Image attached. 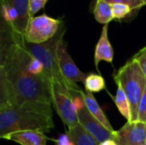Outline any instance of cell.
Instances as JSON below:
<instances>
[{
  "mask_svg": "<svg viewBox=\"0 0 146 145\" xmlns=\"http://www.w3.org/2000/svg\"><path fill=\"white\" fill-rule=\"evenodd\" d=\"M67 27L63 22L56 34L50 40L43 44H29L24 41L26 49L44 66V76L51 83V85L61 87L70 92L74 97L80 95L81 89L79 86L71 85L63 76L59 66L57 57V48L59 43L63 39Z\"/></svg>",
  "mask_w": 146,
  "mask_h": 145,
  "instance_id": "cell-1",
  "label": "cell"
},
{
  "mask_svg": "<svg viewBox=\"0 0 146 145\" xmlns=\"http://www.w3.org/2000/svg\"><path fill=\"white\" fill-rule=\"evenodd\" d=\"M52 115L0 106V138L21 131L50 132L54 128Z\"/></svg>",
  "mask_w": 146,
  "mask_h": 145,
  "instance_id": "cell-2",
  "label": "cell"
},
{
  "mask_svg": "<svg viewBox=\"0 0 146 145\" xmlns=\"http://www.w3.org/2000/svg\"><path fill=\"white\" fill-rule=\"evenodd\" d=\"M116 85H120L130 103L131 121H138L139 105L146 88V76L139 64L133 58L127 61L114 75Z\"/></svg>",
  "mask_w": 146,
  "mask_h": 145,
  "instance_id": "cell-3",
  "label": "cell"
},
{
  "mask_svg": "<svg viewBox=\"0 0 146 145\" xmlns=\"http://www.w3.org/2000/svg\"><path fill=\"white\" fill-rule=\"evenodd\" d=\"M63 21L61 19L52 18L45 14L30 18L24 33V39L29 44H43L52 38Z\"/></svg>",
  "mask_w": 146,
  "mask_h": 145,
  "instance_id": "cell-4",
  "label": "cell"
},
{
  "mask_svg": "<svg viewBox=\"0 0 146 145\" xmlns=\"http://www.w3.org/2000/svg\"><path fill=\"white\" fill-rule=\"evenodd\" d=\"M52 103L62 122L71 129L79 123L75 97L63 88L52 85Z\"/></svg>",
  "mask_w": 146,
  "mask_h": 145,
  "instance_id": "cell-5",
  "label": "cell"
},
{
  "mask_svg": "<svg viewBox=\"0 0 146 145\" xmlns=\"http://www.w3.org/2000/svg\"><path fill=\"white\" fill-rule=\"evenodd\" d=\"M75 103L78 107L79 123L90 132L99 144L109 139L115 138V132L113 133L110 132L91 114L80 95L75 97Z\"/></svg>",
  "mask_w": 146,
  "mask_h": 145,
  "instance_id": "cell-6",
  "label": "cell"
},
{
  "mask_svg": "<svg viewBox=\"0 0 146 145\" xmlns=\"http://www.w3.org/2000/svg\"><path fill=\"white\" fill-rule=\"evenodd\" d=\"M68 44L62 39L57 48V57L60 68L66 79L73 85L78 86V82L85 81L87 74L81 72L73 61L68 51Z\"/></svg>",
  "mask_w": 146,
  "mask_h": 145,
  "instance_id": "cell-7",
  "label": "cell"
},
{
  "mask_svg": "<svg viewBox=\"0 0 146 145\" xmlns=\"http://www.w3.org/2000/svg\"><path fill=\"white\" fill-rule=\"evenodd\" d=\"M118 145H139L146 143V123L127 121L119 131H115Z\"/></svg>",
  "mask_w": 146,
  "mask_h": 145,
  "instance_id": "cell-8",
  "label": "cell"
},
{
  "mask_svg": "<svg viewBox=\"0 0 146 145\" xmlns=\"http://www.w3.org/2000/svg\"><path fill=\"white\" fill-rule=\"evenodd\" d=\"M108 31L109 24H106L103 26L99 40L95 48L94 62L97 68H98V64L101 61H105L107 62L112 63L114 59V50L109 39Z\"/></svg>",
  "mask_w": 146,
  "mask_h": 145,
  "instance_id": "cell-9",
  "label": "cell"
},
{
  "mask_svg": "<svg viewBox=\"0 0 146 145\" xmlns=\"http://www.w3.org/2000/svg\"><path fill=\"white\" fill-rule=\"evenodd\" d=\"M1 3L9 5L17 11L18 20L11 26L17 33L24 36L27 25L31 18L29 15V0H1Z\"/></svg>",
  "mask_w": 146,
  "mask_h": 145,
  "instance_id": "cell-10",
  "label": "cell"
},
{
  "mask_svg": "<svg viewBox=\"0 0 146 145\" xmlns=\"http://www.w3.org/2000/svg\"><path fill=\"white\" fill-rule=\"evenodd\" d=\"M3 139L11 140L21 145H46L47 138L37 131H21L10 133Z\"/></svg>",
  "mask_w": 146,
  "mask_h": 145,
  "instance_id": "cell-11",
  "label": "cell"
},
{
  "mask_svg": "<svg viewBox=\"0 0 146 145\" xmlns=\"http://www.w3.org/2000/svg\"><path fill=\"white\" fill-rule=\"evenodd\" d=\"M80 96L86 104V106L87 107V109H89V111L91 112V114L105 127L107 128L110 132L115 133V131L114 130V128L112 127L110 121L108 120V118L106 117L105 114L104 113L103 109H101V107L99 106L98 103L97 102L96 98L93 96V93L92 92H87V91H83L81 90L80 91Z\"/></svg>",
  "mask_w": 146,
  "mask_h": 145,
  "instance_id": "cell-12",
  "label": "cell"
},
{
  "mask_svg": "<svg viewBox=\"0 0 146 145\" xmlns=\"http://www.w3.org/2000/svg\"><path fill=\"white\" fill-rule=\"evenodd\" d=\"M67 134L71 138L74 145H99V143L96 140V138L80 124L68 129Z\"/></svg>",
  "mask_w": 146,
  "mask_h": 145,
  "instance_id": "cell-13",
  "label": "cell"
},
{
  "mask_svg": "<svg viewBox=\"0 0 146 145\" xmlns=\"http://www.w3.org/2000/svg\"><path fill=\"white\" fill-rule=\"evenodd\" d=\"M93 14L98 22L106 25L114 20L112 13V5L102 0H97Z\"/></svg>",
  "mask_w": 146,
  "mask_h": 145,
  "instance_id": "cell-14",
  "label": "cell"
},
{
  "mask_svg": "<svg viewBox=\"0 0 146 145\" xmlns=\"http://www.w3.org/2000/svg\"><path fill=\"white\" fill-rule=\"evenodd\" d=\"M114 101L121 115H123L127 121H131L130 103L123 88L120 85H117V91L115 96L114 97Z\"/></svg>",
  "mask_w": 146,
  "mask_h": 145,
  "instance_id": "cell-15",
  "label": "cell"
},
{
  "mask_svg": "<svg viewBox=\"0 0 146 145\" xmlns=\"http://www.w3.org/2000/svg\"><path fill=\"white\" fill-rule=\"evenodd\" d=\"M84 85L86 91L92 92V93H97L100 92L106 88L105 80L100 74L97 73H88L85 81Z\"/></svg>",
  "mask_w": 146,
  "mask_h": 145,
  "instance_id": "cell-16",
  "label": "cell"
},
{
  "mask_svg": "<svg viewBox=\"0 0 146 145\" xmlns=\"http://www.w3.org/2000/svg\"><path fill=\"white\" fill-rule=\"evenodd\" d=\"M111 5L114 20L121 21L125 18L130 19L132 15V9L128 5L123 3H114Z\"/></svg>",
  "mask_w": 146,
  "mask_h": 145,
  "instance_id": "cell-17",
  "label": "cell"
},
{
  "mask_svg": "<svg viewBox=\"0 0 146 145\" xmlns=\"http://www.w3.org/2000/svg\"><path fill=\"white\" fill-rule=\"evenodd\" d=\"M2 4V9H1V15H2V20H3L5 22L10 24L11 26H13L18 20V13L17 11L10 7L9 5L6 4V3H3Z\"/></svg>",
  "mask_w": 146,
  "mask_h": 145,
  "instance_id": "cell-18",
  "label": "cell"
},
{
  "mask_svg": "<svg viewBox=\"0 0 146 145\" xmlns=\"http://www.w3.org/2000/svg\"><path fill=\"white\" fill-rule=\"evenodd\" d=\"M104 2H107L110 4H114V3H123V4H127L128 5L131 9H132V15L130 19H133L139 11V9L145 6L144 3L142 2V0H102Z\"/></svg>",
  "mask_w": 146,
  "mask_h": 145,
  "instance_id": "cell-19",
  "label": "cell"
},
{
  "mask_svg": "<svg viewBox=\"0 0 146 145\" xmlns=\"http://www.w3.org/2000/svg\"><path fill=\"white\" fill-rule=\"evenodd\" d=\"M49 0H29V15L33 17L41 9H44Z\"/></svg>",
  "mask_w": 146,
  "mask_h": 145,
  "instance_id": "cell-20",
  "label": "cell"
},
{
  "mask_svg": "<svg viewBox=\"0 0 146 145\" xmlns=\"http://www.w3.org/2000/svg\"><path fill=\"white\" fill-rule=\"evenodd\" d=\"M133 58L139 64L141 69L146 76V46L141 49L138 53H136Z\"/></svg>",
  "mask_w": 146,
  "mask_h": 145,
  "instance_id": "cell-21",
  "label": "cell"
},
{
  "mask_svg": "<svg viewBox=\"0 0 146 145\" xmlns=\"http://www.w3.org/2000/svg\"><path fill=\"white\" fill-rule=\"evenodd\" d=\"M146 115V88L145 92L140 99L139 105V114H138V121L144 122Z\"/></svg>",
  "mask_w": 146,
  "mask_h": 145,
  "instance_id": "cell-22",
  "label": "cell"
},
{
  "mask_svg": "<svg viewBox=\"0 0 146 145\" xmlns=\"http://www.w3.org/2000/svg\"><path fill=\"white\" fill-rule=\"evenodd\" d=\"M56 145H74V143L67 133L60 135L56 140Z\"/></svg>",
  "mask_w": 146,
  "mask_h": 145,
  "instance_id": "cell-23",
  "label": "cell"
},
{
  "mask_svg": "<svg viewBox=\"0 0 146 145\" xmlns=\"http://www.w3.org/2000/svg\"><path fill=\"white\" fill-rule=\"evenodd\" d=\"M99 145H118L116 144L115 140V139H109V140H106L101 144H99Z\"/></svg>",
  "mask_w": 146,
  "mask_h": 145,
  "instance_id": "cell-24",
  "label": "cell"
},
{
  "mask_svg": "<svg viewBox=\"0 0 146 145\" xmlns=\"http://www.w3.org/2000/svg\"><path fill=\"white\" fill-rule=\"evenodd\" d=\"M142 2L144 3V4H145V6L146 5V0H142Z\"/></svg>",
  "mask_w": 146,
  "mask_h": 145,
  "instance_id": "cell-25",
  "label": "cell"
},
{
  "mask_svg": "<svg viewBox=\"0 0 146 145\" xmlns=\"http://www.w3.org/2000/svg\"><path fill=\"white\" fill-rule=\"evenodd\" d=\"M144 122L146 123V115H145V121H144Z\"/></svg>",
  "mask_w": 146,
  "mask_h": 145,
  "instance_id": "cell-26",
  "label": "cell"
},
{
  "mask_svg": "<svg viewBox=\"0 0 146 145\" xmlns=\"http://www.w3.org/2000/svg\"><path fill=\"white\" fill-rule=\"evenodd\" d=\"M139 145H146V143L145 144H139Z\"/></svg>",
  "mask_w": 146,
  "mask_h": 145,
  "instance_id": "cell-27",
  "label": "cell"
}]
</instances>
